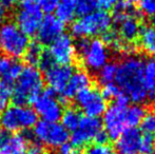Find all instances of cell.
<instances>
[{
	"mask_svg": "<svg viewBox=\"0 0 155 154\" xmlns=\"http://www.w3.org/2000/svg\"><path fill=\"white\" fill-rule=\"evenodd\" d=\"M143 77H145L146 81L150 86H153V82L155 78V58H149V59L143 61Z\"/></svg>",
	"mask_w": 155,
	"mask_h": 154,
	"instance_id": "30",
	"label": "cell"
},
{
	"mask_svg": "<svg viewBox=\"0 0 155 154\" xmlns=\"http://www.w3.org/2000/svg\"><path fill=\"white\" fill-rule=\"evenodd\" d=\"M117 25L119 38L126 43H131L138 38L140 32V20L137 12L132 6V3L126 0H119L113 8V18Z\"/></svg>",
	"mask_w": 155,
	"mask_h": 154,
	"instance_id": "3",
	"label": "cell"
},
{
	"mask_svg": "<svg viewBox=\"0 0 155 154\" xmlns=\"http://www.w3.org/2000/svg\"><path fill=\"white\" fill-rule=\"evenodd\" d=\"M76 53L80 55L89 71L98 72L109 61V51L101 39L80 38L75 44Z\"/></svg>",
	"mask_w": 155,
	"mask_h": 154,
	"instance_id": "6",
	"label": "cell"
},
{
	"mask_svg": "<svg viewBox=\"0 0 155 154\" xmlns=\"http://www.w3.org/2000/svg\"><path fill=\"white\" fill-rule=\"evenodd\" d=\"M22 69V64L16 59L2 56L0 57V81L14 84Z\"/></svg>",
	"mask_w": 155,
	"mask_h": 154,
	"instance_id": "20",
	"label": "cell"
},
{
	"mask_svg": "<svg viewBox=\"0 0 155 154\" xmlns=\"http://www.w3.org/2000/svg\"><path fill=\"white\" fill-rule=\"evenodd\" d=\"M57 154H81L79 148H77L76 146H74L73 144H63L62 146H60L58 148Z\"/></svg>",
	"mask_w": 155,
	"mask_h": 154,
	"instance_id": "36",
	"label": "cell"
},
{
	"mask_svg": "<svg viewBox=\"0 0 155 154\" xmlns=\"http://www.w3.org/2000/svg\"><path fill=\"white\" fill-rule=\"evenodd\" d=\"M127 123L128 128H136L140 125L143 117L146 115V110L141 105L134 103L127 107Z\"/></svg>",
	"mask_w": 155,
	"mask_h": 154,
	"instance_id": "23",
	"label": "cell"
},
{
	"mask_svg": "<svg viewBox=\"0 0 155 154\" xmlns=\"http://www.w3.org/2000/svg\"><path fill=\"white\" fill-rule=\"evenodd\" d=\"M152 84H153V88H154V90H155V78H154L153 82H152Z\"/></svg>",
	"mask_w": 155,
	"mask_h": 154,
	"instance_id": "43",
	"label": "cell"
},
{
	"mask_svg": "<svg viewBox=\"0 0 155 154\" xmlns=\"http://www.w3.org/2000/svg\"><path fill=\"white\" fill-rule=\"evenodd\" d=\"M92 79L91 76L84 70L74 71L71 75L64 90L61 93V97L63 99H71L75 98V96L86 89L91 88Z\"/></svg>",
	"mask_w": 155,
	"mask_h": 154,
	"instance_id": "18",
	"label": "cell"
},
{
	"mask_svg": "<svg viewBox=\"0 0 155 154\" xmlns=\"http://www.w3.org/2000/svg\"><path fill=\"white\" fill-rule=\"evenodd\" d=\"M42 19V12L34 2L27 5H20L15 15V25L27 36H33L37 33Z\"/></svg>",
	"mask_w": 155,
	"mask_h": 154,
	"instance_id": "12",
	"label": "cell"
},
{
	"mask_svg": "<svg viewBox=\"0 0 155 154\" xmlns=\"http://www.w3.org/2000/svg\"><path fill=\"white\" fill-rule=\"evenodd\" d=\"M155 147V139L152 134L143 132V138H141V154H148L153 151Z\"/></svg>",
	"mask_w": 155,
	"mask_h": 154,
	"instance_id": "33",
	"label": "cell"
},
{
	"mask_svg": "<svg viewBox=\"0 0 155 154\" xmlns=\"http://www.w3.org/2000/svg\"><path fill=\"white\" fill-rule=\"evenodd\" d=\"M148 154H155V152H151V153H148Z\"/></svg>",
	"mask_w": 155,
	"mask_h": 154,
	"instance_id": "44",
	"label": "cell"
},
{
	"mask_svg": "<svg viewBox=\"0 0 155 154\" xmlns=\"http://www.w3.org/2000/svg\"><path fill=\"white\" fill-rule=\"evenodd\" d=\"M37 121L36 112L28 106L13 105L0 113V127L8 133L32 129Z\"/></svg>",
	"mask_w": 155,
	"mask_h": 154,
	"instance_id": "5",
	"label": "cell"
},
{
	"mask_svg": "<svg viewBox=\"0 0 155 154\" xmlns=\"http://www.w3.org/2000/svg\"><path fill=\"white\" fill-rule=\"evenodd\" d=\"M14 84L0 81V113L8 107V101L12 98Z\"/></svg>",
	"mask_w": 155,
	"mask_h": 154,
	"instance_id": "27",
	"label": "cell"
},
{
	"mask_svg": "<svg viewBox=\"0 0 155 154\" xmlns=\"http://www.w3.org/2000/svg\"><path fill=\"white\" fill-rule=\"evenodd\" d=\"M114 100V103L107 107L104 111L102 128L109 138L117 139V137L128 129L126 113L129 99L121 93Z\"/></svg>",
	"mask_w": 155,
	"mask_h": 154,
	"instance_id": "8",
	"label": "cell"
},
{
	"mask_svg": "<svg viewBox=\"0 0 155 154\" xmlns=\"http://www.w3.org/2000/svg\"><path fill=\"white\" fill-rule=\"evenodd\" d=\"M118 1L119 0H97V6L100 10L108 12L109 10H112Z\"/></svg>",
	"mask_w": 155,
	"mask_h": 154,
	"instance_id": "37",
	"label": "cell"
},
{
	"mask_svg": "<svg viewBox=\"0 0 155 154\" xmlns=\"http://www.w3.org/2000/svg\"><path fill=\"white\" fill-rule=\"evenodd\" d=\"M138 38L143 51L155 56V27L146 25L141 28Z\"/></svg>",
	"mask_w": 155,
	"mask_h": 154,
	"instance_id": "22",
	"label": "cell"
},
{
	"mask_svg": "<svg viewBox=\"0 0 155 154\" xmlns=\"http://www.w3.org/2000/svg\"><path fill=\"white\" fill-rule=\"evenodd\" d=\"M143 131L137 128H128L117 137L115 149L119 154H141Z\"/></svg>",
	"mask_w": 155,
	"mask_h": 154,
	"instance_id": "16",
	"label": "cell"
},
{
	"mask_svg": "<svg viewBox=\"0 0 155 154\" xmlns=\"http://www.w3.org/2000/svg\"><path fill=\"white\" fill-rule=\"evenodd\" d=\"M55 13L61 22H72L76 15V0H58Z\"/></svg>",
	"mask_w": 155,
	"mask_h": 154,
	"instance_id": "21",
	"label": "cell"
},
{
	"mask_svg": "<svg viewBox=\"0 0 155 154\" xmlns=\"http://www.w3.org/2000/svg\"><path fill=\"white\" fill-rule=\"evenodd\" d=\"M112 17L106 11H94L91 14L81 16L72 23L71 31L78 38H89L104 35L111 29Z\"/></svg>",
	"mask_w": 155,
	"mask_h": 154,
	"instance_id": "4",
	"label": "cell"
},
{
	"mask_svg": "<svg viewBox=\"0 0 155 154\" xmlns=\"http://www.w3.org/2000/svg\"><path fill=\"white\" fill-rule=\"evenodd\" d=\"M81 115L80 113L77 111L76 109H73V108H70V109H67L62 112L61 115V125L65 128L68 132L72 131L77 128L78 123H79L80 119H81Z\"/></svg>",
	"mask_w": 155,
	"mask_h": 154,
	"instance_id": "24",
	"label": "cell"
},
{
	"mask_svg": "<svg viewBox=\"0 0 155 154\" xmlns=\"http://www.w3.org/2000/svg\"><path fill=\"white\" fill-rule=\"evenodd\" d=\"M43 76L40 70L32 66L22 69L14 84L12 99L15 105L27 106L42 92Z\"/></svg>",
	"mask_w": 155,
	"mask_h": 154,
	"instance_id": "2",
	"label": "cell"
},
{
	"mask_svg": "<svg viewBox=\"0 0 155 154\" xmlns=\"http://www.w3.org/2000/svg\"><path fill=\"white\" fill-rule=\"evenodd\" d=\"M25 154H45V151L40 145H32L28 147Z\"/></svg>",
	"mask_w": 155,
	"mask_h": 154,
	"instance_id": "38",
	"label": "cell"
},
{
	"mask_svg": "<svg viewBox=\"0 0 155 154\" xmlns=\"http://www.w3.org/2000/svg\"><path fill=\"white\" fill-rule=\"evenodd\" d=\"M30 43L29 36L20 31L12 21H5L0 25V52L6 57L20 58L25 55Z\"/></svg>",
	"mask_w": 155,
	"mask_h": 154,
	"instance_id": "7",
	"label": "cell"
},
{
	"mask_svg": "<svg viewBox=\"0 0 155 154\" xmlns=\"http://www.w3.org/2000/svg\"><path fill=\"white\" fill-rule=\"evenodd\" d=\"M154 139H155V138H154Z\"/></svg>",
	"mask_w": 155,
	"mask_h": 154,
	"instance_id": "45",
	"label": "cell"
},
{
	"mask_svg": "<svg viewBox=\"0 0 155 154\" xmlns=\"http://www.w3.org/2000/svg\"><path fill=\"white\" fill-rule=\"evenodd\" d=\"M18 2V0H0V5L3 6L4 8H8L14 6Z\"/></svg>",
	"mask_w": 155,
	"mask_h": 154,
	"instance_id": "39",
	"label": "cell"
},
{
	"mask_svg": "<svg viewBox=\"0 0 155 154\" xmlns=\"http://www.w3.org/2000/svg\"><path fill=\"white\" fill-rule=\"evenodd\" d=\"M48 54L55 64L70 66L76 57V48L70 35L63 33L50 43Z\"/></svg>",
	"mask_w": 155,
	"mask_h": 154,
	"instance_id": "14",
	"label": "cell"
},
{
	"mask_svg": "<svg viewBox=\"0 0 155 154\" xmlns=\"http://www.w3.org/2000/svg\"><path fill=\"white\" fill-rule=\"evenodd\" d=\"M152 22H153V25H154V27H155V14L152 16Z\"/></svg>",
	"mask_w": 155,
	"mask_h": 154,
	"instance_id": "42",
	"label": "cell"
},
{
	"mask_svg": "<svg viewBox=\"0 0 155 154\" xmlns=\"http://www.w3.org/2000/svg\"><path fill=\"white\" fill-rule=\"evenodd\" d=\"M64 32V23L54 15H47L43 17L36 35L39 43L50 44Z\"/></svg>",
	"mask_w": 155,
	"mask_h": 154,
	"instance_id": "17",
	"label": "cell"
},
{
	"mask_svg": "<svg viewBox=\"0 0 155 154\" xmlns=\"http://www.w3.org/2000/svg\"><path fill=\"white\" fill-rule=\"evenodd\" d=\"M5 19H6V10L3 6L0 5V25L3 22H5Z\"/></svg>",
	"mask_w": 155,
	"mask_h": 154,
	"instance_id": "40",
	"label": "cell"
},
{
	"mask_svg": "<svg viewBox=\"0 0 155 154\" xmlns=\"http://www.w3.org/2000/svg\"><path fill=\"white\" fill-rule=\"evenodd\" d=\"M139 10L147 16H153L155 14V0H140Z\"/></svg>",
	"mask_w": 155,
	"mask_h": 154,
	"instance_id": "35",
	"label": "cell"
},
{
	"mask_svg": "<svg viewBox=\"0 0 155 154\" xmlns=\"http://www.w3.org/2000/svg\"><path fill=\"white\" fill-rule=\"evenodd\" d=\"M57 2L58 0H35V3L40 8L41 12H45L47 14H50L55 11Z\"/></svg>",
	"mask_w": 155,
	"mask_h": 154,
	"instance_id": "34",
	"label": "cell"
},
{
	"mask_svg": "<svg viewBox=\"0 0 155 154\" xmlns=\"http://www.w3.org/2000/svg\"><path fill=\"white\" fill-rule=\"evenodd\" d=\"M33 136L42 146L48 148H59L68 143L69 132L59 123L38 120L33 127Z\"/></svg>",
	"mask_w": 155,
	"mask_h": 154,
	"instance_id": "9",
	"label": "cell"
},
{
	"mask_svg": "<svg viewBox=\"0 0 155 154\" xmlns=\"http://www.w3.org/2000/svg\"><path fill=\"white\" fill-rule=\"evenodd\" d=\"M28 147V138L22 134L0 136V154H25Z\"/></svg>",
	"mask_w": 155,
	"mask_h": 154,
	"instance_id": "19",
	"label": "cell"
},
{
	"mask_svg": "<svg viewBox=\"0 0 155 154\" xmlns=\"http://www.w3.org/2000/svg\"><path fill=\"white\" fill-rule=\"evenodd\" d=\"M143 60L140 57L131 55L117 64L115 84L120 92L132 103L140 105L155 101L153 86L147 84L143 77Z\"/></svg>",
	"mask_w": 155,
	"mask_h": 154,
	"instance_id": "1",
	"label": "cell"
},
{
	"mask_svg": "<svg viewBox=\"0 0 155 154\" xmlns=\"http://www.w3.org/2000/svg\"><path fill=\"white\" fill-rule=\"evenodd\" d=\"M102 131V123L99 118L89 116L81 117L77 128L72 133V144L77 148L84 147L91 142H96Z\"/></svg>",
	"mask_w": 155,
	"mask_h": 154,
	"instance_id": "11",
	"label": "cell"
},
{
	"mask_svg": "<svg viewBox=\"0 0 155 154\" xmlns=\"http://www.w3.org/2000/svg\"><path fill=\"white\" fill-rule=\"evenodd\" d=\"M140 125L143 128V132L149 134L155 133V111L146 114Z\"/></svg>",
	"mask_w": 155,
	"mask_h": 154,
	"instance_id": "31",
	"label": "cell"
},
{
	"mask_svg": "<svg viewBox=\"0 0 155 154\" xmlns=\"http://www.w3.org/2000/svg\"><path fill=\"white\" fill-rule=\"evenodd\" d=\"M117 64L114 62H108L98 71V80L102 86L113 84L116 77Z\"/></svg>",
	"mask_w": 155,
	"mask_h": 154,
	"instance_id": "26",
	"label": "cell"
},
{
	"mask_svg": "<svg viewBox=\"0 0 155 154\" xmlns=\"http://www.w3.org/2000/svg\"><path fill=\"white\" fill-rule=\"evenodd\" d=\"M82 154H115V151L108 144H91L87 146L86 150Z\"/></svg>",
	"mask_w": 155,
	"mask_h": 154,
	"instance_id": "29",
	"label": "cell"
},
{
	"mask_svg": "<svg viewBox=\"0 0 155 154\" xmlns=\"http://www.w3.org/2000/svg\"><path fill=\"white\" fill-rule=\"evenodd\" d=\"M42 54H43V50L40 43L32 42L29 43L23 56H25V61L29 64V66L35 67L39 64L41 57H42Z\"/></svg>",
	"mask_w": 155,
	"mask_h": 154,
	"instance_id": "25",
	"label": "cell"
},
{
	"mask_svg": "<svg viewBox=\"0 0 155 154\" xmlns=\"http://www.w3.org/2000/svg\"><path fill=\"white\" fill-rule=\"evenodd\" d=\"M126 1L130 2V3H134V2H139L140 0H126Z\"/></svg>",
	"mask_w": 155,
	"mask_h": 154,
	"instance_id": "41",
	"label": "cell"
},
{
	"mask_svg": "<svg viewBox=\"0 0 155 154\" xmlns=\"http://www.w3.org/2000/svg\"><path fill=\"white\" fill-rule=\"evenodd\" d=\"M100 93H101V95L104 96V98L106 99V100L107 99H115L117 96H119V95L121 94L120 90H119L118 87L115 84V82L104 86L102 91Z\"/></svg>",
	"mask_w": 155,
	"mask_h": 154,
	"instance_id": "32",
	"label": "cell"
},
{
	"mask_svg": "<svg viewBox=\"0 0 155 154\" xmlns=\"http://www.w3.org/2000/svg\"><path fill=\"white\" fill-rule=\"evenodd\" d=\"M79 109L89 117H99L107 109V100L96 89L89 88L75 96Z\"/></svg>",
	"mask_w": 155,
	"mask_h": 154,
	"instance_id": "13",
	"label": "cell"
},
{
	"mask_svg": "<svg viewBox=\"0 0 155 154\" xmlns=\"http://www.w3.org/2000/svg\"><path fill=\"white\" fill-rule=\"evenodd\" d=\"M43 72H45V79L49 86V89L53 90L55 93L61 94L74 70L71 66L53 64Z\"/></svg>",
	"mask_w": 155,
	"mask_h": 154,
	"instance_id": "15",
	"label": "cell"
},
{
	"mask_svg": "<svg viewBox=\"0 0 155 154\" xmlns=\"http://www.w3.org/2000/svg\"><path fill=\"white\" fill-rule=\"evenodd\" d=\"M34 111L37 116H40L42 120L50 123H58L63 112L61 103L56 96L53 90L48 88L41 92L33 101Z\"/></svg>",
	"mask_w": 155,
	"mask_h": 154,
	"instance_id": "10",
	"label": "cell"
},
{
	"mask_svg": "<svg viewBox=\"0 0 155 154\" xmlns=\"http://www.w3.org/2000/svg\"><path fill=\"white\" fill-rule=\"evenodd\" d=\"M97 0H76V14L80 17L97 10Z\"/></svg>",
	"mask_w": 155,
	"mask_h": 154,
	"instance_id": "28",
	"label": "cell"
}]
</instances>
